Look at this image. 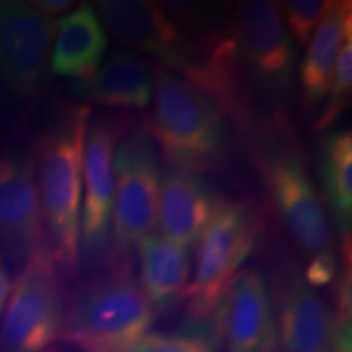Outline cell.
Wrapping results in <instances>:
<instances>
[{
	"mask_svg": "<svg viewBox=\"0 0 352 352\" xmlns=\"http://www.w3.org/2000/svg\"><path fill=\"white\" fill-rule=\"evenodd\" d=\"M153 318L132 258L122 259L95 270L67 294L60 340L80 352H134Z\"/></svg>",
	"mask_w": 352,
	"mask_h": 352,
	"instance_id": "6da1fadb",
	"label": "cell"
},
{
	"mask_svg": "<svg viewBox=\"0 0 352 352\" xmlns=\"http://www.w3.org/2000/svg\"><path fill=\"white\" fill-rule=\"evenodd\" d=\"M90 107L72 108L39 140L34 155L39 204L46 243L65 277L80 263V206L83 145Z\"/></svg>",
	"mask_w": 352,
	"mask_h": 352,
	"instance_id": "7a4b0ae2",
	"label": "cell"
},
{
	"mask_svg": "<svg viewBox=\"0 0 352 352\" xmlns=\"http://www.w3.org/2000/svg\"><path fill=\"white\" fill-rule=\"evenodd\" d=\"M153 111L142 127L175 170L197 171L215 165L227 142V114L188 78L155 64Z\"/></svg>",
	"mask_w": 352,
	"mask_h": 352,
	"instance_id": "3957f363",
	"label": "cell"
},
{
	"mask_svg": "<svg viewBox=\"0 0 352 352\" xmlns=\"http://www.w3.org/2000/svg\"><path fill=\"white\" fill-rule=\"evenodd\" d=\"M258 235L259 217L252 206L219 199L197 241L195 276L182 296L192 321L212 318L233 277L253 253Z\"/></svg>",
	"mask_w": 352,
	"mask_h": 352,
	"instance_id": "277c9868",
	"label": "cell"
},
{
	"mask_svg": "<svg viewBox=\"0 0 352 352\" xmlns=\"http://www.w3.org/2000/svg\"><path fill=\"white\" fill-rule=\"evenodd\" d=\"M64 279L47 245L21 266L3 310L0 352H44L60 340L67 300Z\"/></svg>",
	"mask_w": 352,
	"mask_h": 352,
	"instance_id": "5b68a950",
	"label": "cell"
},
{
	"mask_svg": "<svg viewBox=\"0 0 352 352\" xmlns=\"http://www.w3.org/2000/svg\"><path fill=\"white\" fill-rule=\"evenodd\" d=\"M113 248L121 256L151 235L158 220L160 157L142 126H134L116 145L113 157Z\"/></svg>",
	"mask_w": 352,
	"mask_h": 352,
	"instance_id": "8992f818",
	"label": "cell"
},
{
	"mask_svg": "<svg viewBox=\"0 0 352 352\" xmlns=\"http://www.w3.org/2000/svg\"><path fill=\"white\" fill-rule=\"evenodd\" d=\"M135 126L132 116L124 113L101 114L88 121L83 145V178L85 199L82 209V243L87 258L95 270L116 261L109 240V222L114 202L113 157L120 140Z\"/></svg>",
	"mask_w": 352,
	"mask_h": 352,
	"instance_id": "52a82bcc",
	"label": "cell"
},
{
	"mask_svg": "<svg viewBox=\"0 0 352 352\" xmlns=\"http://www.w3.org/2000/svg\"><path fill=\"white\" fill-rule=\"evenodd\" d=\"M214 344L222 352H274L277 329L263 272L239 271L212 318Z\"/></svg>",
	"mask_w": 352,
	"mask_h": 352,
	"instance_id": "ba28073f",
	"label": "cell"
},
{
	"mask_svg": "<svg viewBox=\"0 0 352 352\" xmlns=\"http://www.w3.org/2000/svg\"><path fill=\"white\" fill-rule=\"evenodd\" d=\"M56 21L33 2L0 0V83L32 95L50 59Z\"/></svg>",
	"mask_w": 352,
	"mask_h": 352,
	"instance_id": "9c48e42d",
	"label": "cell"
},
{
	"mask_svg": "<svg viewBox=\"0 0 352 352\" xmlns=\"http://www.w3.org/2000/svg\"><path fill=\"white\" fill-rule=\"evenodd\" d=\"M267 183L285 230L303 253L331 248V226L327 208L307 173L298 152L284 151L267 162Z\"/></svg>",
	"mask_w": 352,
	"mask_h": 352,
	"instance_id": "30bf717a",
	"label": "cell"
},
{
	"mask_svg": "<svg viewBox=\"0 0 352 352\" xmlns=\"http://www.w3.org/2000/svg\"><path fill=\"white\" fill-rule=\"evenodd\" d=\"M100 20L118 39L145 54L157 64L179 74L191 64L196 46L178 21L158 3L144 0H103L98 2Z\"/></svg>",
	"mask_w": 352,
	"mask_h": 352,
	"instance_id": "8fae6325",
	"label": "cell"
},
{
	"mask_svg": "<svg viewBox=\"0 0 352 352\" xmlns=\"http://www.w3.org/2000/svg\"><path fill=\"white\" fill-rule=\"evenodd\" d=\"M235 54L254 77L283 88L292 80L296 52L279 3L253 0L240 7L233 23Z\"/></svg>",
	"mask_w": 352,
	"mask_h": 352,
	"instance_id": "7c38bea8",
	"label": "cell"
},
{
	"mask_svg": "<svg viewBox=\"0 0 352 352\" xmlns=\"http://www.w3.org/2000/svg\"><path fill=\"white\" fill-rule=\"evenodd\" d=\"M46 243L33 158L0 155V250L23 264Z\"/></svg>",
	"mask_w": 352,
	"mask_h": 352,
	"instance_id": "4fadbf2b",
	"label": "cell"
},
{
	"mask_svg": "<svg viewBox=\"0 0 352 352\" xmlns=\"http://www.w3.org/2000/svg\"><path fill=\"white\" fill-rule=\"evenodd\" d=\"M277 340L284 352H334V311L296 267H283L274 279Z\"/></svg>",
	"mask_w": 352,
	"mask_h": 352,
	"instance_id": "5bb4252c",
	"label": "cell"
},
{
	"mask_svg": "<svg viewBox=\"0 0 352 352\" xmlns=\"http://www.w3.org/2000/svg\"><path fill=\"white\" fill-rule=\"evenodd\" d=\"M219 199L196 173L170 170L160 184L158 219L164 236L189 248L199 241Z\"/></svg>",
	"mask_w": 352,
	"mask_h": 352,
	"instance_id": "9a60e30c",
	"label": "cell"
},
{
	"mask_svg": "<svg viewBox=\"0 0 352 352\" xmlns=\"http://www.w3.org/2000/svg\"><path fill=\"white\" fill-rule=\"evenodd\" d=\"M52 72L59 77L87 82L103 63L108 36L96 8L82 3L56 21Z\"/></svg>",
	"mask_w": 352,
	"mask_h": 352,
	"instance_id": "2e32d148",
	"label": "cell"
},
{
	"mask_svg": "<svg viewBox=\"0 0 352 352\" xmlns=\"http://www.w3.org/2000/svg\"><path fill=\"white\" fill-rule=\"evenodd\" d=\"M352 36V2H331L307 44L300 67L302 109L311 113L327 98L342 43Z\"/></svg>",
	"mask_w": 352,
	"mask_h": 352,
	"instance_id": "e0dca14e",
	"label": "cell"
},
{
	"mask_svg": "<svg viewBox=\"0 0 352 352\" xmlns=\"http://www.w3.org/2000/svg\"><path fill=\"white\" fill-rule=\"evenodd\" d=\"M88 98L107 108H148L155 91V65L129 51H116L85 82Z\"/></svg>",
	"mask_w": 352,
	"mask_h": 352,
	"instance_id": "ac0fdd59",
	"label": "cell"
},
{
	"mask_svg": "<svg viewBox=\"0 0 352 352\" xmlns=\"http://www.w3.org/2000/svg\"><path fill=\"white\" fill-rule=\"evenodd\" d=\"M140 287L153 310H166L182 298L191 274L188 248L158 233L140 241Z\"/></svg>",
	"mask_w": 352,
	"mask_h": 352,
	"instance_id": "d6986e66",
	"label": "cell"
},
{
	"mask_svg": "<svg viewBox=\"0 0 352 352\" xmlns=\"http://www.w3.org/2000/svg\"><path fill=\"white\" fill-rule=\"evenodd\" d=\"M320 183L334 226L351 235L352 210V134L336 131L320 144Z\"/></svg>",
	"mask_w": 352,
	"mask_h": 352,
	"instance_id": "ffe728a7",
	"label": "cell"
},
{
	"mask_svg": "<svg viewBox=\"0 0 352 352\" xmlns=\"http://www.w3.org/2000/svg\"><path fill=\"white\" fill-rule=\"evenodd\" d=\"M134 352H215V344L209 329L189 324L178 331L147 333Z\"/></svg>",
	"mask_w": 352,
	"mask_h": 352,
	"instance_id": "44dd1931",
	"label": "cell"
},
{
	"mask_svg": "<svg viewBox=\"0 0 352 352\" xmlns=\"http://www.w3.org/2000/svg\"><path fill=\"white\" fill-rule=\"evenodd\" d=\"M352 90V36H349L342 43L340 54H338L336 65H334V74L331 87H329L328 103L323 113L316 121V131H323L333 124L342 111L347 108L351 100Z\"/></svg>",
	"mask_w": 352,
	"mask_h": 352,
	"instance_id": "7402d4cb",
	"label": "cell"
},
{
	"mask_svg": "<svg viewBox=\"0 0 352 352\" xmlns=\"http://www.w3.org/2000/svg\"><path fill=\"white\" fill-rule=\"evenodd\" d=\"M329 6V0H289L280 3L285 28L298 47H305L310 43L314 30L323 20Z\"/></svg>",
	"mask_w": 352,
	"mask_h": 352,
	"instance_id": "603a6c76",
	"label": "cell"
},
{
	"mask_svg": "<svg viewBox=\"0 0 352 352\" xmlns=\"http://www.w3.org/2000/svg\"><path fill=\"white\" fill-rule=\"evenodd\" d=\"M338 274V256L333 248L316 253L307 264L303 279L311 289L324 287L336 279Z\"/></svg>",
	"mask_w": 352,
	"mask_h": 352,
	"instance_id": "cb8c5ba5",
	"label": "cell"
},
{
	"mask_svg": "<svg viewBox=\"0 0 352 352\" xmlns=\"http://www.w3.org/2000/svg\"><path fill=\"white\" fill-rule=\"evenodd\" d=\"M33 3L34 7H38L39 10L46 13L51 19H54V15H57V13L67 12L74 6V2H70V0H38V2Z\"/></svg>",
	"mask_w": 352,
	"mask_h": 352,
	"instance_id": "d4e9b609",
	"label": "cell"
},
{
	"mask_svg": "<svg viewBox=\"0 0 352 352\" xmlns=\"http://www.w3.org/2000/svg\"><path fill=\"white\" fill-rule=\"evenodd\" d=\"M10 290H12V280L10 277H8L6 266H3L2 258H0V315H2L3 310H6L7 300L8 297H10Z\"/></svg>",
	"mask_w": 352,
	"mask_h": 352,
	"instance_id": "484cf974",
	"label": "cell"
},
{
	"mask_svg": "<svg viewBox=\"0 0 352 352\" xmlns=\"http://www.w3.org/2000/svg\"><path fill=\"white\" fill-rule=\"evenodd\" d=\"M44 352H57V351H54V349H47V351H44Z\"/></svg>",
	"mask_w": 352,
	"mask_h": 352,
	"instance_id": "4316f807",
	"label": "cell"
}]
</instances>
